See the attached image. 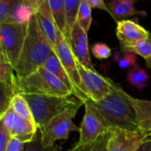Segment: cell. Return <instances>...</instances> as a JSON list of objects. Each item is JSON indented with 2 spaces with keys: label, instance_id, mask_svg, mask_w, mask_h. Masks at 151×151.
Returning a JSON list of instances; mask_svg holds the SVG:
<instances>
[{
  "label": "cell",
  "instance_id": "5bb4252c",
  "mask_svg": "<svg viewBox=\"0 0 151 151\" xmlns=\"http://www.w3.org/2000/svg\"><path fill=\"white\" fill-rule=\"evenodd\" d=\"M38 26L42 33V35L45 36L47 41L50 42L51 47L55 48L58 39V30L57 28V26L55 24V21L53 19L48 0H44L42 4L39 7L38 11L35 14Z\"/></svg>",
  "mask_w": 151,
  "mask_h": 151
},
{
  "label": "cell",
  "instance_id": "d590c367",
  "mask_svg": "<svg viewBox=\"0 0 151 151\" xmlns=\"http://www.w3.org/2000/svg\"><path fill=\"white\" fill-rule=\"evenodd\" d=\"M0 62L1 63H8L6 58H5V55L2 50V47H1V44H0Z\"/></svg>",
  "mask_w": 151,
  "mask_h": 151
},
{
  "label": "cell",
  "instance_id": "8fae6325",
  "mask_svg": "<svg viewBox=\"0 0 151 151\" xmlns=\"http://www.w3.org/2000/svg\"><path fill=\"white\" fill-rule=\"evenodd\" d=\"M2 120L11 137L19 140L24 144L29 143L38 131L35 124L19 118L11 107L2 117Z\"/></svg>",
  "mask_w": 151,
  "mask_h": 151
},
{
  "label": "cell",
  "instance_id": "83f0119b",
  "mask_svg": "<svg viewBox=\"0 0 151 151\" xmlns=\"http://www.w3.org/2000/svg\"><path fill=\"white\" fill-rule=\"evenodd\" d=\"M115 61H117L120 68H132L134 65L137 64L136 55L130 52H123L122 55L116 53Z\"/></svg>",
  "mask_w": 151,
  "mask_h": 151
},
{
  "label": "cell",
  "instance_id": "44dd1931",
  "mask_svg": "<svg viewBox=\"0 0 151 151\" xmlns=\"http://www.w3.org/2000/svg\"><path fill=\"white\" fill-rule=\"evenodd\" d=\"M149 79V74L138 64L134 65L132 68H130L127 74V80L129 84L139 90L143 89L147 86Z\"/></svg>",
  "mask_w": 151,
  "mask_h": 151
},
{
  "label": "cell",
  "instance_id": "cb8c5ba5",
  "mask_svg": "<svg viewBox=\"0 0 151 151\" xmlns=\"http://www.w3.org/2000/svg\"><path fill=\"white\" fill-rule=\"evenodd\" d=\"M15 96L14 85L7 82H0V118L9 110Z\"/></svg>",
  "mask_w": 151,
  "mask_h": 151
},
{
  "label": "cell",
  "instance_id": "836d02e7",
  "mask_svg": "<svg viewBox=\"0 0 151 151\" xmlns=\"http://www.w3.org/2000/svg\"><path fill=\"white\" fill-rule=\"evenodd\" d=\"M87 2L89 4V6L91 7V9L92 8H96V9L104 10V11L110 13V10H109V8L107 6V4L104 1H103V0H87Z\"/></svg>",
  "mask_w": 151,
  "mask_h": 151
},
{
  "label": "cell",
  "instance_id": "d6986e66",
  "mask_svg": "<svg viewBox=\"0 0 151 151\" xmlns=\"http://www.w3.org/2000/svg\"><path fill=\"white\" fill-rule=\"evenodd\" d=\"M81 0H65V33L64 35L65 39L69 43L71 33L77 21V16L79 12V6Z\"/></svg>",
  "mask_w": 151,
  "mask_h": 151
},
{
  "label": "cell",
  "instance_id": "7c38bea8",
  "mask_svg": "<svg viewBox=\"0 0 151 151\" xmlns=\"http://www.w3.org/2000/svg\"><path fill=\"white\" fill-rule=\"evenodd\" d=\"M69 45L78 62L88 68L95 69L91 61L88 34L79 26L77 22L72 30Z\"/></svg>",
  "mask_w": 151,
  "mask_h": 151
},
{
  "label": "cell",
  "instance_id": "3957f363",
  "mask_svg": "<svg viewBox=\"0 0 151 151\" xmlns=\"http://www.w3.org/2000/svg\"><path fill=\"white\" fill-rule=\"evenodd\" d=\"M14 90L15 95H47L64 97L73 95L60 80L42 66L25 78H16L15 76Z\"/></svg>",
  "mask_w": 151,
  "mask_h": 151
},
{
  "label": "cell",
  "instance_id": "603a6c76",
  "mask_svg": "<svg viewBox=\"0 0 151 151\" xmlns=\"http://www.w3.org/2000/svg\"><path fill=\"white\" fill-rule=\"evenodd\" d=\"M11 108L19 118H21L28 122L35 124L34 121L29 105L21 95L16 94L14 96V97L12 101V104H11Z\"/></svg>",
  "mask_w": 151,
  "mask_h": 151
},
{
  "label": "cell",
  "instance_id": "1f68e13d",
  "mask_svg": "<svg viewBox=\"0 0 151 151\" xmlns=\"http://www.w3.org/2000/svg\"><path fill=\"white\" fill-rule=\"evenodd\" d=\"M11 139V134L4 125L2 118H0V151H6Z\"/></svg>",
  "mask_w": 151,
  "mask_h": 151
},
{
  "label": "cell",
  "instance_id": "ac0fdd59",
  "mask_svg": "<svg viewBox=\"0 0 151 151\" xmlns=\"http://www.w3.org/2000/svg\"><path fill=\"white\" fill-rule=\"evenodd\" d=\"M42 67H44L47 71H49L50 73H52L54 76H56L58 80H60L70 89V91L73 93V95H74L77 98H79V95L74 88V86L73 85L67 73L65 72V68L63 67V65H62L61 62L59 61L58 56L56 55L55 51H53L48 57V58L44 61Z\"/></svg>",
  "mask_w": 151,
  "mask_h": 151
},
{
  "label": "cell",
  "instance_id": "e0dca14e",
  "mask_svg": "<svg viewBox=\"0 0 151 151\" xmlns=\"http://www.w3.org/2000/svg\"><path fill=\"white\" fill-rule=\"evenodd\" d=\"M130 101L136 111L139 131L143 134H150L151 132V100L137 99L130 96Z\"/></svg>",
  "mask_w": 151,
  "mask_h": 151
},
{
  "label": "cell",
  "instance_id": "8992f818",
  "mask_svg": "<svg viewBox=\"0 0 151 151\" xmlns=\"http://www.w3.org/2000/svg\"><path fill=\"white\" fill-rule=\"evenodd\" d=\"M28 23L0 24V44L9 64L15 65L27 35Z\"/></svg>",
  "mask_w": 151,
  "mask_h": 151
},
{
  "label": "cell",
  "instance_id": "f1b7e54d",
  "mask_svg": "<svg viewBox=\"0 0 151 151\" xmlns=\"http://www.w3.org/2000/svg\"><path fill=\"white\" fill-rule=\"evenodd\" d=\"M91 52L97 59H107L111 56V49L103 42H98L91 47Z\"/></svg>",
  "mask_w": 151,
  "mask_h": 151
},
{
  "label": "cell",
  "instance_id": "9c48e42d",
  "mask_svg": "<svg viewBox=\"0 0 151 151\" xmlns=\"http://www.w3.org/2000/svg\"><path fill=\"white\" fill-rule=\"evenodd\" d=\"M83 105L85 106V114L79 127L80 139L76 145L90 144L109 132L104 121L96 111L86 102L83 103Z\"/></svg>",
  "mask_w": 151,
  "mask_h": 151
},
{
  "label": "cell",
  "instance_id": "8d00e7d4",
  "mask_svg": "<svg viewBox=\"0 0 151 151\" xmlns=\"http://www.w3.org/2000/svg\"><path fill=\"white\" fill-rule=\"evenodd\" d=\"M145 61H146L147 66H148L149 68H151V57H150V58H147V59H145Z\"/></svg>",
  "mask_w": 151,
  "mask_h": 151
},
{
  "label": "cell",
  "instance_id": "d6a6232c",
  "mask_svg": "<svg viewBox=\"0 0 151 151\" xmlns=\"http://www.w3.org/2000/svg\"><path fill=\"white\" fill-rule=\"evenodd\" d=\"M25 144L16 138H12L9 142L6 151H24Z\"/></svg>",
  "mask_w": 151,
  "mask_h": 151
},
{
  "label": "cell",
  "instance_id": "e575fe53",
  "mask_svg": "<svg viewBox=\"0 0 151 151\" xmlns=\"http://www.w3.org/2000/svg\"><path fill=\"white\" fill-rule=\"evenodd\" d=\"M137 151H151V138L150 136L142 143Z\"/></svg>",
  "mask_w": 151,
  "mask_h": 151
},
{
  "label": "cell",
  "instance_id": "9a60e30c",
  "mask_svg": "<svg viewBox=\"0 0 151 151\" xmlns=\"http://www.w3.org/2000/svg\"><path fill=\"white\" fill-rule=\"evenodd\" d=\"M44 0H17L6 23L27 24Z\"/></svg>",
  "mask_w": 151,
  "mask_h": 151
},
{
  "label": "cell",
  "instance_id": "ba28073f",
  "mask_svg": "<svg viewBox=\"0 0 151 151\" xmlns=\"http://www.w3.org/2000/svg\"><path fill=\"white\" fill-rule=\"evenodd\" d=\"M54 51L58 56L59 61L61 62L63 67L65 68V72L67 73L73 85L74 86L79 95L78 100L83 103V101L86 100L88 97L85 95L84 88L77 67V59L75 58L69 43L66 42L64 35L60 32H58V39L56 46L54 48Z\"/></svg>",
  "mask_w": 151,
  "mask_h": 151
},
{
  "label": "cell",
  "instance_id": "277c9868",
  "mask_svg": "<svg viewBox=\"0 0 151 151\" xmlns=\"http://www.w3.org/2000/svg\"><path fill=\"white\" fill-rule=\"evenodd\" d=\"M21 95L29 105L34 121L40 132H42L49 122L70 107L76 100L70 96H56L47 95Z\"/></svg>",
  "mask_w": 151,
  "mask_h": 151
},
{
  "label": "cell",
  "instance_id": "d4e9b609",
  "mask_svg": "<svg viewBox=\"0 0 151 151\" xmlns=\"http://www.w3.org/2000/svg\"><path fill=\"white\" fill-rule=\"evenodd\" d=\"M76 22L88 34L92 23V12L87 0L81 1Z\"/></svg>",
  "mask_w": 151,
  "mask_h": 151
},
{
  "label": "cell",
  "instance_id": "6da1fadb",
  "mask_svg": "<svg viewBox=\"0 0 151 151\" xmlns=\"http://www.w3.org/2000/svg\"><path fill=\"white\" fill-rule=\"evenodd\" d=\"M84 102L96 111L108 129L139 131L136 111L130 101V95L119 84L113 82L111 93L100 102L96 103L88 98Z\"/></svg>",
  "mask_w": 151,
  "mask_h": 151
},
{
  "label": "cell",
  "instance_id": "30bf717a",
  "mask_svg": "<svg viewBox=\"0 0 151 151\" xmlns=\"http://www.w3.org/2000/svg\"><path fill=\"white\" fill-rule=\"evenodd\" d=\"M109 151H137L142 143L149 137V134L140 131H127L119 128L109 129Z\"/></svg>",
  "mask_w": 151,
  "mask_h": 151
},
{
  "label": "cell",
  "instance_id": "4316f807",
  "mask_svg": "<svg viewBox=\"0 0 151 151\" xmlns=\"http://www.w3.org/2000/svg\"><path fill=\"white\" fill-rule=\"evenodd\" d=\"M24 151H60L58 147L51 146L44 148L42 145V134L38 130L34 137V139L29 142L25 144Z\"/></svg>",
  "mask_w": 151,
  "mask_h": 151
},
{
  "label": "cell",
  "instance_id": "4fadbf2b",
  "mask_svg": "<svg viewBox=\"0 0 151 151\" xmlns=\"http://www.w3.org/2000/svg\"><path fill=\"white\" fill-rule=\"evenodd\" d=\"M117 37L122 45L134 44L149 37L150 33L143 27L131 19H123L117 22Z\"/></svg>",
  "mask_w": 151,
  "mask_h": 151
},
{
  "label": "cell",
  "instance_id": "52a82bcc",
  "mask_svg": "<svg viewBox=\"0 0 151 151\" xmlns=\"http://www.w3.org/2000/svg\"><path fill=\"white\" fill-rule=\"evenodd\" d=\"M81 82L86 96L93 102H100L111 91L113 81L98 73L96 69L88 68L77 61Z\"/></svg>",
  "mask_w": 151,
  "mask_h": 151
},
{
  "label": "cell",
  "instance_id": "484cf974",
  "mask_svg": "<svg viewBox=\"0 0 151 151\" xmlns=\"http://www.w3.org/2000/svg\"><path fill=\"white\" fill-rule=\"evenodd\" d=\"M110 138V132L99 137L96 142L86 145H75L68 151H109L108 142Z\"/></svg>",
  "mask_w": 151,
  "mask_h": 151
},
{
  "label": "cell",
  "instance_id": "2e32d148",
  "mask_svg": "<svg viewBox=\"0 0 151 151\" xmlns=\"http://www.w3.org/2000/svg\"><path fill=\"white\" fill-rule=\"evenodd\" d=\"M135 0H112L107 4L111 15L115 20H123L134 15L146 16L147 12L135 8Z\"/></svg>",
  "mask_w": 151,
  "mask_h": 151
},
{
  "label": "cell",
  "instance_id": "f546056e",
  "mask_svg": "<svg viewBox=\"0 0 151 151\" xmlns=\"http://www.w3.org/2000/svg\"><path fill=\"white\" fill-rule=\"evenodd\" d=\"M15 75L13 74V67L9 63L0 62V82H7L14 85Z\"/></svg>",
  "mask_w": 151,
  "mask_h": 151
},
{
  "label": "cell",
  "instance_id": "7402d4cb",
  "mask_svg": "<svg viewBox=\"0 0 151 151\" xmlns=\"http://www.w3.org/2000/svg\"><path fill=\"white\" fill-rule=\"evenodd\" d=\"M120 48L123 52H130L134 55H139L144 59H147L151 57V34L148 38L139 41L134 44H120Z\"/></svg>",
  "mask_w": 151,
  "mask_h": 151
},
{
  "label": "cell",
  "instance_id": "74e56055",
  "mask_svg": "<svg viewBox=\"0 0 151 151\" xmlns=\"http://www.w3.org/2000/svg\"><path fill=\"white\" fill-rule=\"evenodd\" d=\"M149 136H150V138H151V132L149 134Z\"/></svg>",
  "mask_w": 151,
  "mask_h": 151
},
{
  "label": "cell",
  "instance_id": "7a4b0ae2",
  "mask_svg": "<svg viewBox=\"0 0 151 151\" xmlns=\"http://www.w3.org/2000/svg\"><path fill=\"white\" fill-rule=\"evenodd\" d=\"M54 51L42 35L35 16L28 22L27 35L18 61L13 66L16 78H25L42 66L44 61Z\"/></svg>",
  "mask_w": 151,
  "mask_h": 151
},
{
  "label": "cell",
  "instance_id": "5b68a950",
  "mask_svg": "<svg viewBox=\"0 0 151 151\" xmlns=\"http://www.w3.org/2000/svg\"><path fill=\"white\" fill-rule=\"evenodd\" d=\"M81 105H83V103L77 99L74 104L49 122L41 132L42 145L44 148L54 146L55 142L58 140H66L70 132L79 131V127L73 124V119Z\"/></svg>",
  "mask_w": 151,
  "mask_h": 151
},
{
  "label": "cell",
  "instance_id": "ffe728a7",
  "mask_svg": "<svg viewBox=\"0 0 151 151\" xmlns=\"http://www.w3.org/2000/svg\"><path fill=\"white\" fill-rule=\"evenodd\" d=\"M48 4L57 28L64 35L65 33V0H48Z\"/></svg>",
  "mask_w": 151,
  "mask_h": 151
},
{
  "label": "cell",
  "instance_id": "4dcf8cb0",
  "mask_svg": "<svg viewBox=\"0 0 151 151\" xmlns=\"http://www.w3.org/2000/svg\"><path fill=\"white\" fill-rule=\"evenodd\" d=\"M17 0H0V24L6 21Z\"/></svg>",
  "mask_w": 151,
  "mask_h": 151
}]
</instances>
